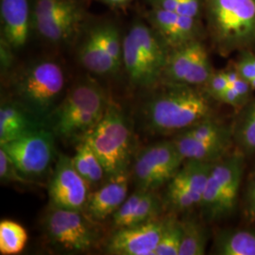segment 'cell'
<instances>
[{
    "label": "cell",
    "mask_w": 255,
    "mask_h": 255,
    "mask_svg": "<svg viewBox=\"0 0 255 255\" xmlns=\"http://www.w3.org/2000/svg\"><path fill=\"white\" fill-rule=\"evenodd\" d=\"M14 49L9 44L1 39L0 44V61H1V70L7 71L13 64V51Z\"/></svg>",
    "instance_id": "obj_35"
},
{
    "label": "cell",
    "mask_w": 255,
    "mask_h": 255,
    "mask_svg": "<svg viewBox=\"0 0 255 255\" xmlns=\"http://www.w3.org/2000/svg\"><path fill=\"white\" fill-rule=\"evenodd\" d=\"M213 73L208 52L199 39L169 50L164 78L170 83L204 86Z\"/></svg>",
    "instance_id": "obj_12"
},
{
    "label": "cell",
    "mask_w": 255,
    "mask_h": 255,
    "mask_svg": "<svg viewBox=\"0 0 255 255\" xmlns=\"http://www.w3.org/2000/svg\"><path fill=\"white\" fill-rule=\"evenodd\" d=\"M182 242V221L174 217L165 219V226L154 255H179Z\"/></svg>",
    "instance_id": "obj_28"
},
{
    "label": "cell",
    "mask_w": 255,
    "mask_h": 255,
    "mask_svg": "<svg viewBox=\"0 0 255 255\" xmlns=\"http://www.w3.org/2000/svg\"><path fill=\"white\" fill-rule=\"evenodd\" d=\"M65 84L61 65L49 59L37 60L26 65L12 83L14 101L46 123L58 105Z\"/></svg>",
    "instance_id": "obj_4"
},
{
    "label": "cell",
    "mask_w": 255,
    "mask_h": 255,
    "mask_svg": "<svg viewBox=\"0 0 255 255\" xmlns=\"http://www.w3.org/2000/svg\"><path fill=\"white\" fill-rule=\"evenodd\" d=\"M209 235L204 224L190 218L182 221V242L179 255H203Z\"/></svg>",
    "instance_id": "obj_26"
},
{
    "label": "cell",
    "mask_w": 255,
    "mask_h": 255,
    "mask_svg": "<svg viewBox=\"0 0 255 255\" xmlns=\"http://www.w3.org/2000/svg\"><path fill=\"white\" fill-rule=\"evenodd\" d=\"M109 105L98 82L83 80L67 92L46 119L48 128L63 140L82 141L103 118Z\"/></svg>",
    "instance_id": "obj_2"
},
{
    "label": "cell",
    "mask_w": 255,
    "mask_h": 255,
    "mask_svg": "<svg viewBox=\"0 0 255 255\" xmlns=\"http://www.w3.org/2000/svg\"><path fill=\"white\" fill-rule=\"evenodd\" d=\"M169 50L153 27L133 24L123 37V65L130 82L141 88L154 86L164 77Z\"/></svg>",
    "instance_id": "obj_3"
},
{
    "label": "cell",
    "mask_w": 255,
    "mask_h": 255,
    "mask_svg": "<svg viewBox=\"0 0 255 255\" xmlns=\"http://www.w3.org/2000/svg\"><path fill=\"white\" fill-rule=\"evenodd\" d=\"M167 183L165 203L175 212H185L200 206L214 163L184 161Z\"/></svg>",
    "instance_id": "obj_13"
},
{
    "label": "cell",
    "mask_w": 255,
    "mask_h": 255,
    "mask_svg": "<svg viewBox=\"0 0 255 255\" xmlns=\"http://www.w3.org/2000/svg\"><path fill=\"white\" fill-rule=\"evenodd\" d=\"M46 238L53 246L68 253L90 251L99 241L95 225L81 211L64 209L50 204L43 219Z\"/></svg>",
    "instance_id": "obj_8"
},
{
    "label": "cell",
    "mask_w": 255,
    "mask_h": 255,
    "mask_svg": "<svg viewBox=\"0 0 255 255\" xmlns=\"http://www.w3.org/2000/svg\"><path fill=\"white\" fill-rule=\"evenodd\" d=\"M55 137L48 128H41L0 147L25 177H41L54 159Z\"/></svg>",
    "instance_id": "obj_11"
},
{
    "label": "cell",
    "mask_w": 255,
    "mask_h": 255,
    "mask_svg": "<svg viewBox=\"0 0 255 255\" xmlns=\"http://www.w3.org/2000/svg\"><path fill=\"white\" fill-rule=\"evenodd\" d=\"M217 101L227 104V105H230L235 108H243L250 101L243 98L233 87L229 86L228 88L217 99Z\"/></svg>",
    "instance_id": "obj_33"
},
{
    "label": "cell",
    "mask_w": 255,
    "mask_h": 255,
    "mask_svg": "<svg viewBox=\"0 0 255 255\" xmlns=\"http://www.w3.org/2000/svg\"><path fill=\"white\" fill-rule=\"evenodd\" d=\"M0 179L2 182H19L27 184L30 181L27 180L19 171L16 165L11 161L8 154L0 147Z\"/></svg>",
    "instance_id": "obj_29"
},
{
    "label": "cell",
    "mask_w": 255,
    "mask_h": 255,
    "mask_svg": "<svg viewBox=\"0 0 255 255\" xmlns=\"http://www.w3.org/2000/svg\"><path fill=\"white\" fill-rule=\"evenodd\" d=\"M243 214L247 221L255 226V174L247 185L243 198Z\"/></svg>",
    "instance_id": "obj_31"
},
{
    "label": "cell",
    "mask_w": 255,
    "mask_h": 255,
    "mask_svg": "<svg viewBox=\"0 0 255 255\" xmlns=\"http://www.w3.org/2000/svg\"><path fill=\"white\" fill-rule=\"evenodd\" d=\"M84 10L78 0H35L32 26L51 44L72 41L82 27Z\"/></svg>",
    "instance_id": "obj_9"
},
{
    "label": "cell",
    "mask_w": 255,
    "mask_h": 255,
    "mask_svg": "<svg viewBox=\"0 0 255 255\" xmlns=\"http://www.w3.org/2000/svg\"><path fill=\"white\" fill-rule=\"evenodd\" d=\"M149 2L153 9H164L177 12L181 0H149Z\"/></svg>",
    "instance_id": "obj_36"
},
{
    "label": "cell",
    "mask_w": 255,
    "mask_h": 255,
    "mask_svg": "<svg viewBox=\"0 0 255 255\" xmlns=\"http://www.w3.org/2000/svg\"><path fill=\"white\" fill-rule=\"evenodd\" d=\"M83 139L98 155L107 176L128 171L131 133L127 120L116 105L109 103L101 121Z\"/></svg>",
    "instance_id": "obj_7"
},
{
    "label": "cell",
    "mask_w": 255,
    "mask_h": 255,
    "mask_svg": "<svg viewBox=\"0 0 255 255\" xmlns=\"http://www.w3.org/2000/svg\"><path fill=\"white\" fill-rule=\"evenodd\" d=\"M1 39L14 50L27 44L32 26L28 0H1Z\"/></svg>",
    "instance_id": "obj_17"
},
{
    "label": "cell",
    "mask_w": 255,
    "mask_h": 255,
    "mask_svg": "<svg viewBox=\"0 0 255 255\" xmlns=\"http://www.w3.org/2000/svg\"><path fill=\"white\" fill-rule=\"evenodd\" d=\"M238 73L250 82L255 79V54L244 51L235 65Z\"/></svg>",
    "instance_id": "obj_32"
},
{
    "label": "cell",
    "mask_w": 255,
    "mask_h": 255,
    "mask_svg": "<svg viewBox=\"0 0 255 255\" xmlns=\"http://www.w3.org/2000/svg\"><path fill=\"white\" fill-rule=\"evenodd\" d=\"M244 168L245 155L240 151L213 164L200 205L205 220L216 222L234 214Z\"/></svg>",
    "instance_id": "obj_6"
},
{
    "label": "cell",
    "mask_w": 255,
    "mask_h": 255,
    "mask_svg": "<svg viewBox=\"0 0 255 255\" xmlns=\"http://www.w3.org/2000/svg\"><path fill=\"white\" fill-rule=\"evenodd\" d=\"M27 242V231L19 223L7 219L0 222L1 255H18L24 250Z\"/></svg>",
    "instance_id": "obj_27"
},
{
    "label": "cell",
    "mask_w": 255,
    "mask_h": 255,
    "mask_svg": "<svg viewBox=\"0 0 255 255\" xmlns=\"http://www.w3.org/2000/svg\"><path fill=\"white\" fill-rule=\"evenodd\" d=\"M233 127L234 142L244 155L255 153V100L242 108Z\"/></svg>",
    "instance_id": "obj_24"
},
{
    "label": "cell",
    "mask_w": 255,
    "mask_h": 255,
    "mask_svg": "<svg viewBox=\"0 0 255 255\" xmlns=\"http://www.w3.org/2000/svg\"><path fill=\"white\" fill-rule=\"evenodd\" d=\"M250 84H251L252 88H253L254 90H255V79H254V80H252V81L250 82Z\"/></svg>",
    "instance_id": "obj_38"
},
{
    "label": "cell",
    "mask_w": 255,
    "mask_h": 255,
    "mask_svg": "<svg viewBox=\"0 0 255 255\" xmlns=\"http://www.w3.org/2000/svg\"><path fill=\"white\" fill-rule=\"evenodd\" d=\"M174 144L184 161H198L216 163L225 157L233 146L234 139L215 141H199L178 133L173 139Z\"/></svg>",
    "instance_id": "obj_22"
},
{
    "label": "cell",
    "mask_w": 255,
    "mask_h": 255,
    "mask_svg": "<svg viewBox=\"0 0 255 255\" xmlns=\"http://www.w3.org/2000/svg\"><path fill=\"white\" fill-rule=\"evenodd\" d=\"M78 57L80 63L92 73L111 75L120 69L102 43L98 24L88 28L80 45Z\"/></svg>",
    "instance_id": "obj_21"
},
{
    "label": "cell",
    "mask_w": 255,
    "mask_h": 255,
    "mask_svg": "<svg viewBox=\"0 0 255 255\" xmlns=\"http://www.w3.org/2000/svg\"><path fill=\"white\" fill-rule=\"evenodd\" d=\"M45 123L16 101H7L0 107V145L44 128Z\"/></svg>",
    "instance_id": "obj_20"
},
{
    "label": "cell",
    "mask_w": 255,
    "mask_h": 255,
    "mask_svg": "<svg viewBox=\"0 0 255 255\" xmlns=\"http://www.w3.org/2000/svg\"><path fill=\"white\" fill-rule=\"evenodd\" d=\"M146 102L144 119L150 130L160 134L179 133L212 117L209 95L193 86L175 84Z\"/></svg>",
    "instance_id": "obj_1"
},
{
    "label": "cell",
    "mask_w": 255,
    "mask_h": 255,
    "mask_svg": "<svg viewBox=\"0 0 255 255\" xmlns=\"http://www.w3.org/2000/svg\"><path fill=\"white\" fill-rule=\"evenodd\" d=\"M211 31L223 53L255 43V0H204Z\"/></svg>",
    "instance_id": "obj_5"
},
{
    "label": "cell",
    "mask_w": 255,
    "mask_h": 255,
    "mask_svg": "<svg viewBox=\"0 0 255 255\" xmlns=\"http://www.w3.org/2000/svg\"><path fill=\"white\" fill-rule=\"evenodd\" d=\"M204 86L210 98L217 101L219 96L230 86L225 70L212 74L208 82H206Z\"/></svg>",
    "instance_id": "obj_30"
},
{
    "label": "cell",
    "mask_w": 255,
    "mask_h": 255,
    "mask_svg": "<svg viewBox=\"0 0 255 255\" xmlns=\"http://www.w3.org/2000/svg\"><path fill=\"white\" fill-rule=\"evenodd\" d=\"M97 1H100V2H102L107 5H111V6H119V5L127 4L132 0H97Z\"/></svg>",
    "instance_id": "obj_37"
},
{
    "label": "cell",
    "mask_w": 255,
    "mask_h": 255,
    "mask_svg": "<svg viewBox=\"0 0 255 255\" xmlns=\"http://www.w3.org/2000/svg\"><path fill=\"white\" fill-rule=\"evenodd\" d=\"M151 27L163 38L169 49L183 46L198 39V18L176 11L152 9L148 14Z\"/></svg>",
    "instance_id": "obj_16"
},
{
    "label": "cell",
    "mask_w": 255,
    "mask_h": 255,
    "mask_svg": "<svg viewBox=\"0 0 255 255\" xmlns=\"http://www.w3.org/2000/svg\"><path fill=\"white\" fill-rule=\"evenodd\" d=\"M72 162L77 171L90 185L101 182L104 175H106L101 160L85 139L80 141Z\"/></svg>",
    "instance_id": "obj_25"
},
{
    "label": "cell",
    "mask_w": 255,
    "mask_h": 255,
    "mask_svg": "<svg viewBox=\"0 0 255 255\" xmlns=\"http://www.w3.org/2000/svg\"><path fill=\"white\" fill-rule=\"evenodd\" d=\"M165 219L157 218L141 224L117 229L107 242V254L154 255L164 232Z\"/></svg>",
    "instance_id": "obj_15"
},
{
    "label": "cell",
    "mask_w": 255,
    "mask_h": 255,
    "mask_svg": "<svg viewBox=\"0 0 255 255\" xmlns=\"http://www.w3.org/2000/svg\"><path fill=\"white\" fill-rule=\"evenodd\" d=\"M89 186V182L75 168L72 158L59 155L48 185L50 204L82 212L90 195Z\"/></svg>",
    "instance_id": "obj_14"
},
{
    "label": "cell",
    "mask_w": 255,
    "mask_h": 255,
    "mask_svg": "<svg viewBox=\"0 0 255 255\" xmlns=\"http://www.w3.org/2000/svg\"><path fill=\"white\" fill-rule=\"evenodd\" d=\"M128 182V171L110 176L100 189L90 193L85 207L88 216L97 221L113 216L127 199Z\"/></svg>",
    "instance_id": "obj_18"
},
{
    "label": "cell",
    "mask_w": 255,
    "mask_h": 255,
    "mask_svg": "<svg viewBox=\"0 0 255 255\" xmlns=\"http://www.w3.org/2000/svg\"><path fill=\"white\" fill-rule=\"evenodd\" d=\"M213 252L219 255H255V226L219 231Z\"/></svg>",
    "instance_id": "obj_23"
},
{
    "label": "cell",
    "mask_w": 255,
    "mask_h": 255,
    "mask_svg": "<svg viewBox=\"0 0 255 255\" xmlns=\"http://www.w3.org/2000/svg\"><path fill=\"white\" fill-rule=\"evenodd\" d=\"M184 160L173 140L146 146L137 155L133 178L137 189L155 191L171 181Z\"/></svg>",
    "instance_id": "obj_10"
},
{
    "label": "cell",
    "mask_w": 255,
    "mask_h": 255,
    "mask_svg": "<svg viewBox=\"0 0 255 255\" xmlns=\"http://www.w3.org/2000/svg\"><path fill=\"white\" fill-rule=\"evenodd\" d=\"M202 2L203 0H181L177 12L182 15L198 18Z\"/></svg>",
    "instance_id": "obj_34"
},
{
    "label": "cell",
    "mask_w": 255,
    "mask_h": 255,
    "mask_svg": "<svg viewBox=\"0 0 255 255\" xmlns=\"http://www.w3.org/2000/svg\"><path fill=\"white\" fill-rule=\"evenodd\" d=\"M162 206L154 191L137 189L113 215V224L117 229L124 228L157 219Z\"/></svg>",
    "instance_id": "obj_19"
}]
</instances>
